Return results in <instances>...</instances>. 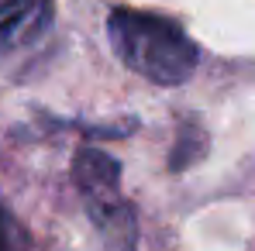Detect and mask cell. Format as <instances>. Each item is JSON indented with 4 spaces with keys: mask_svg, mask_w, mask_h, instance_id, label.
<instances>
[{
    "mask_svg": "<svg viewBox=\"0 0 255 251\" xmlns=\"http://www.w3.org/2000/svg\"><path fill=\"white\" fill-rule=\"evenodd\" d=\"M107 35L118 59L131 73L159 86L186 83L200 62V52L186 38V31L162 14L118 7L107 17Z\"/></svg>",
    "mask_w": 255,
    "mask_h": 251,
    "instance_id": "1",
    "label": "cell"
},
{
    "mask_svg": "<svg viewBox=\"0 0 255 251\" xmlns=\"http://www.w3.org/2000/svg\"><path fill=\"white\" fill-rule=\"evenodd\" d=\"M73 179L86 200V210L104 238L107 251H134V210L121 193V168L100 148H80L73 159Z\"/></svg>",
    "mask_w": 255,
    "mask_h": 251,
    "instance_id": "2",
    "label": "cell"
},
{
    "mask_svg": "<svg viewBox=\"0 0 255 251\" xmlns=\"http://www.w3.org/2000/svg\"><path fill=\"white\" fill-rule=\"evenodd\" d=\"M55 0H0V55L28 48L52 24Z\"/></svg>",
    "mask_w": 255,
    "mask_h": 251,
    "instance_id": "3",
    "label": "cell"
},
{
    "mask_svg": "<svg viewBox=\"0 0 255 251\" xmlns=\"http://www.w3.org/2000/svg\"><path fill=\"white\" fill-rule=\"evenodd\" d=\"M0 251H28V241H24L21 227L10 220L3 203H0Z\"/></svg>",
    "mask_w": 255,
    "mask_h": 251,
    "instance_id": "4",
    "label": "cell"
}]
</instances>
